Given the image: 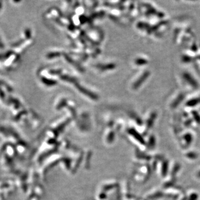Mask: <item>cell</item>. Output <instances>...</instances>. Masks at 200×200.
<instances>
[{
    "label": "cell",
    "mask_w": 200,
    "mask_h": 200,
    "mask_svg": "<svg viewBox=\"0 0 200 200\" xmlns=\"http://www.w3.org/2000/svg\"><path fill=\"white\" fill-rule=\"evenodd\" d=\"M197 197V196L196 194H193L190 200H196Z\"/></svg>",
    "instance_id": "8"
},
{
    "label": "cell",
    "mask_w": 200,
    "mask_h": 200,
    "mask_svg": "<svg viewBox=\"0 0 200 200\" xmlns=\"http://www.w3.org/2000/svg\"><path fill=\"white\" fill-rule=\"evenodd\" d=\"M43 81L44 83H46L48 85H55V84H56V82L53 81V80H51V79H43Z\"/></svg>",
    "instance_id": "5"
},
{
    "label": "cell",
    "mask_w": 200,
    "mask_h": 200,
    "mask_svg": "<svg viewBox=\"0 0 200 200\" xmlns=\"http://www.w3.org/2000/svg\"><path fill=\"white\" fill-rule=\"evenodd\" d=\"M61 79H64L65 81H68V82H72V83L76 82V79H75L71 77H69L68 76H63L61 77Z\"/></svg>",
    "instance_id": "4"
},
{
    "label": "cell",
    "mask_w": 200,
    "mask_h": 200,
    "mask_svg": "<svg viewBox=\"0 0 200 200\" xmlns=\"http://www.w3.org/2000/svg\"><path fill=\"white\" fill-rule=\"evenodd\" d=\"M199 177H200V172H199Z\"/></svg>",
    "instance_id": "9"
},
{
    "label": "cell",
    "mask_w": 200,
    "mask_h": 200,
    "mask_svg": "<svg viewBox=\"0 0 200 200\" xmlns=\"http://www.w3.org/2000/svg\"><path fill=\"white\" fill-rule=\"evenodd\" d=\"M60 53H51V54H50L49 55V56L50 57H55V56H60Z\"/></svg>",
    "instance_id": "7"
},
{
    "label": "cell",
    "mask_w": 200,
    "mask_h": 200,
    "mask_svg": "<svg viewBox=\"0 0 200 200\" xmlns=\"http://www.w3.org/2000/svg\"><path fill=\"white\" fill-rule=\"evenodd\" d=\"M76 87H77V88L81 91L82 93H83V94H86L87 96L91 97L92 99L93 100H97L98 99V97L96 94H94V93H92L91 91L87 90V89H86L85 88L81 86V85H79V84L78 83H75Z\"/></svg>",
    "instance_id": "1"
},
{
    "label": "cell",
    "mask_w": 200,
    "mask_h": 200,
    "mask_svg": "<svg viewBox=\"0 0 200 200\" xmlns=\"http://www.w3.org/2000/svg\"><path fill=\"white\" fill-rule=\"evenodd\" d=\"M99 68H101L103 70H109V69H112L115 68V65L113 64H109L107 65H102L101 66L98 67Z\"/></svg>",
    "instance_id": "3"
},
{
    "label": "cell",
    "mask_w": 200,
    "mask_h": 200,
    "mask_svg": "<svg viewBox=\"0 0 200 200\" xmlns=\"http://www.w3.org/2000/svg\"><path fill=\"white\" fill-rule=\"evenodd\" d=\"M148 72L145 73L144 74V75L142 76H141L140 79H139V80H138L137 82H136L134 84V85H133V88H134L135 89H136L137 87H139L140 85H141V83H142L144 81H145V79L147 78V77H148Z\"/></svg>",
    "instance_id": "2"
},
{
    "label": "cell",
    "mask_w": 200,
    "mask_h": 200,
    "mask_svg": "<svg viewBox=\"0 0 200 200\" xmlns=\"http://www.w3.org/2000/svg\"><path fill=\"white\" fill-rule=\"evenodd\" d=\"M146 63V61L144 60H142V59H139L136 60V64H145Z\"/></svg>",
    "instance_id": "6"
}]
</instances>
